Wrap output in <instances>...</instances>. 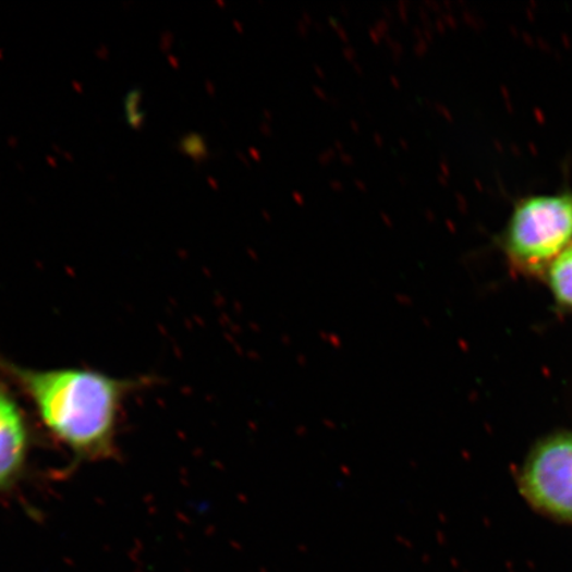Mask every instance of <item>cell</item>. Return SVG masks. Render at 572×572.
Listing matches in <instances>:
<instances>
[{
  "mask_svg": "<svg viewBox=\"0 0 572 572\" xmlns=\"http://www.w3.org/2000/svg\"><path fill=\"white\" fill-rule=\"evenodd\" d=\"M0 378L33 407L46 433L63 446L73 465L117 457L127 398L150 378H117L92 368H35L0 353Z\"/></svg>",
  "mask_w": 572,
  "mask_h": 572,
  "instance_id": "cell-1",
  "label": "cell"
},
{
  "mask_svg": "<svg viewBox=\"0 0 572 572\" xmlns=\"http://www.w3.org/2000/svg\"><path fill=\"white\" fill-rule=\"evenodd\" d=\"M572 244V191L532 194L515 202L498 248L516 273L544 277Z\"/></svg>",
  "mask_w": 572,
  "mask_h": 572,
  "instance_id": "cell-2",
  "label": "cell"
},
{
  "mask_svg": "<svg viewBox=\"0 0 572 572\" xmlns=\"http://www.w3.org/2000/svg\"><path fill=\"white\" fill-rule=\"evenodd\" d=\"M544 279L557 305L572 312V244L553 260Z\"/></svg>",
  "mask_w": 572,
  "mask_h": 572,
  "instance_id": "cell-5",
  "label": "cell"
},
{
  "mask_svg": "<svg viewBox=\"0 0 572 572\" xmlns=\"http://www.w3.org/2000/svg\"><path fill=\"white\" fill-rule=\"evenodd\" d=\"M20 397L0 378V498L21 487L27 477L35 433Z\"/></svg>",
  "mask_w": 572,
  "mask_h": 572,
  "instance_id": "cell-4",
  "label": "cell"
},
{
  "mask_svg": "<svg viewBox=\"0 0 572 572\" xmlns=\"http://www.w3.org/2000/svg\"><path fill=\"white\" fill-rule=\"evenodd\" d=\"M520 488L534 509L572 524V434H556L532 449Z\"/></svg>",
  "mask_w": 572,
  "mask_h": 572,
  "instance_id": "cell-3",
  "label": "cell"
}]
</instances>
